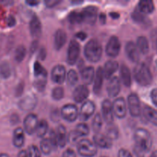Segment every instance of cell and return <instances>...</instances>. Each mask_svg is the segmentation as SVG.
Segmentation results:
<instances>
[{
    "instance_id": "1",
    "label": "cell",
    "mask_w": 157,
    "mask_h": 157,
    "mask_svg": "<svg viewBox=\"0 0 157 157\" xmlns=\"http://www.w3.org/2000/svg\"><path fill=\"white\" fill-rule=\"evenodd\" d=\"M134 146L133 153L136 157H145L146 154L151 150L153 139L148 130L139 128L134 132L133 135Z\"/></svg>"
},
{
    "instance_id": "2",
    "label": "cell",
    "mask_w": 157,
    "mask_h": 157,
    "mask_svg": "<svg viewBox=\"0 0 157 157\" xmlns=\"http://www.w3.org/2000/svg\"><path fill=\"white\" fill-rule=\"evenodd\" d=\"M133 77L138 84L147 87L153 82V75L148 66L144 63H138L133 69Z\"/></svg>"
},
{
    "instance_id": "3",
    "label": "cell",
    "mask_w": 157,
    "mask_h": 157,
    "mask_svg": "<svg viewBox=\"0 0 157 157\" xmlns=\"http://www.w3.org/2000/svg\"><path fill=\"white\" fill-rule=\"evenodd\" d=\"M84 55L87 60L93 63L100 61L102 57L103 49L101 43L97 39H90L84 46Z\"/></svg>"
},
{
    "instance_id": "4",
    "label": "cell",
    "mask_w": 157,
    "mask_h": 157,
    "mask_svg": "<svg viewBox=\"0 0 157 157\" xmlns=\"http://www.w3.org/2000/svg\"><path fill=\"white\" fill-rule=\"evenodd\" d=\"M77 150L80 156L83 157H94L98 153V148L94 143L87 139L81 140L78 143Z\"/></svg>"
},
{
    "instance_id": "5",
    "label": "cell",
    "mask_w": 157,
    "mask_h": 157,
    "mask_svg": "<svg viewBox=\"0 0 157 157\" xmlns=\"http://www.w3.org/2000/svg\"><path fill=\"white\" fill-rule=\"evenodd\" d=\"M81 52V46L80 44L73 39L70 41L67 52V62L70 65H73L78 61Z\"/></svg>"
},
{
    "instance_id": "6",
    "label": "cell",
    "mask_w": 157,
    "mask_h": 157,
    "mask_svg": "<svg viewBox=\"0 0 157 157\" xmlns=\"http://www.w3.org/2000/svg\"><path fill=\"white\" fill-rule=\"evenodd\" d=\"M127 104L130 115L133 117H138L141 113L140 101L136 94H130L127 98Z\"/></svg>"
},
{
    "instance_id": "7",
    "label": "cell",
    "mask_w": 157,
    "mask_h": 157,
    "mask_svg": "<svg viewBox=\"0 0 157 157\" xmlns=\"http://www.w3.org/2000/svg\"><path fill=\"white\" fill-rule=\"evenodd\" d=\"M121 48V44L118 37L113 35L108 40L106 45L105 52L107 56L110 58H116L120 54Z\"/></svg>"
},
{
    "instance_id": "8",
    "label": "cell",
    "mask_w": 157,
    "mask_h": 157,
    "mask_svg": "<svg viewBox=\"0 0 157 157\" xmlns=\"http://www.w3.org/2000/svg\"><path fill=\"white\" fill-rule=\"evenodd\" d=\"M61 116L63 119L68 122H74L78 119L79 112L76 105L71 104H66L63 106L61 110Z\"/></svg>"
},
{
    "instance_id": "9",
    "label": "cell",
    "mask_w": 157,
    "mask_h": 157,
    "mask_svg": "<svg viewBox=\"0 0 157 157\" xmlns=\"http://www.w3.org/2000/svg\"><path fill=\"white\" fill-rule=\"evenodd\" d=\"M95 104L91 101H84L81 107V110L79 113V118L81 121H87L93 116L94 113Z\"/></svg>"
},
{
    "instance_id": "10",
    "label": "cell",
    "mask_w": 157,
    "mask_h": 157,
    "mask_svg": "<svg viewBox=\"0 0 157 157\" xmlns=\"http://www.w3.org/2000/svg\"><path fill=\"white\" fill-rule=\"evenodd\" d=\"M51 78L53 82L58 84H61L64 82L67 78L66 69L62 64H57L52 68L51 73Z\"/></svg>"
},
{
    "instance_id": "11",
    "label": "cell",
    "mask_w": 157,
    "mask_h": 157,
    "mask_svg": "<svg viewBox=\"0 0 157 157\" xmlns=\"http://www.w3.org/2000/svg\"><path fill=\"white\" fill-rule=\"evenodd\" d=\"M101 110H102L103 120L107 124H113V104L109 99L104 100L101 104Z\"/></svg>"
},
{
    "instance_id": "12",
    "label": "cell",
    "mask_w": 157,
    "mask_h": 157,
    "mask_svg": "<svg viewBox=\"0 0 157 157\" xmlns=\"http://www.w3.org/2000/svg\"><path fill=\"white\" fill-rule=\"evenodd\" d=\"M24 129L29 135H33L36 133L37 127L38 124V117L34 113H30L28 115L24 120Z\"/></svg>"
},
{
    "instance_id": "13",
    "label": "cell",
    "mask_w": 157,
    "mask_h": 157,
    "mask_svg": "<svg viewBox=\"0 0 157 157\" xmlns=\"http://www.w3.org/2000/svg\"><path fill=\"white\" fill-rule=\"evenodd\" d=\"M83 15H84V22L87 24L93 25L95 24L98 19V9L96 6H88L86 8H84L82 11Z\"/></svg>"
},
{
    "instance_id": "14",
    "label": "cell",
    "mask_w": 157,
    "mask_h": 157,
    "mask_svg": "<svg viewBox=\"0 0 157 157\" xmlns=\"http://www.w3.org/2000/svg\"><path fill=\"white\" fill-rule=\"evenodd\" d=\"M121 90V80L116 76H113L107 86V94L110 98H114L120 94Z\"/></svg>"
},
{
    "instance_id": "15",
    "label": "cell",
    "mask_w": 157,
    "mask_h": 157,
    "mask_svg": "<svg viewBox=\"0 0 157 157\" xmlns=\"http://www.w3.org/2000/svg\"><path fill=\"white\" fill-rule=\"evenodd\" d=\"M113 113L119 119H123L127 115V104L124 98H117L113 104Z\"/></svg>"
},
{
    "instance_id": "16",
    "label": "cell",
    "mask_w": 157,
    "mask_h": 157,
    "mask_svg": "<svg viewBox=\"0 0 157 157\" xmlns=\"http://www.w3.org/2000/svg\"><path fill=\"white\" fill-rule=\"evenodd\" d=\"M90 94L88 87L86 85H79L75 89L73 92V99L76 103H82L86 101Z\"/></svg>"
},
{
    "instance_id": "17",
    "label": "cell",
    "mask_w": 157,
    "mask_h": 157,
    "mask_svg": "<svg viewBox=\"0 0 157 157\" xmlns=\"http://www.w3.org/2000/svg\"><path fill=\"white\" fill-rule=\"evenodd\" d=\"M125 52L127 58L132 62L138 63V61H140V52L136 44H135L133 41H128L126 44Z\"/></svg>"
},
{
    "instance_id": "18",
    "label": "cell",
    "mask_w": 157,
    "mask_h": 157,
    "mask_svg": "<svg viewBox=\"0 0 157 157\" xmlns=\"http://www.w3.org/2000/svg\"><path fill=\"white\" fill-rule=\"evenodd\" d=\"M29 29L30 33L32 37L38 38L41 37L42 34V25L38 17L36 15H34L29 22Z\"/></svg>"
},
{
    "instance_id": "19",
    "label": "cell",
    "mask_w": 157,
    "mask_h": 157,
    "mask_svg": "<svg viewBox=\"0 0 157 157\" xmlns=\"http://www.w3.org/2000/svg\"><path fill=\"white\" fill-rule=\"evenodd\" d=\"M37 105V98L34 94L28 95L18 103L20 108L25 111H30L34 110Z\"/></svg>"
},
{
    "instance_id": "20",
    "label": "cell",
    "mask_w": 157,
    "mask_h": 157,
    "mask_svg": "<svg viewBox=\"0 0 157 157\" xmlns=\"http://www.w3.org/2000/svg\"><path fill=\"white\" fill-rule=\"evenodd\" d=\"M93 140L95 145L100 148L110 149L113 145L112 140H110L107 135H104L102 133H96L94 136Z\"/></svg>"
},
{
    "instance_id": "21",
    "label": "cell",
    "mask_w": 157,
    "mask_h": 157,
    "mask_svg": "<svg viewBox=\"0 0 157 157\" xmlns=\"http://www.w3.org/2000/svg\"><path fill=\"white\" fill-rule=\"evenodd\" d=\"M67 33L63 29H58L54 35V48L55 50L59 51L64 47L67 41Z\"/></svg>"
},
{
    "instance_id": "22",
    "label": "cell",
    "mask_w": 157,
    "mask_h": 157,
    "mask_svg": "<svg viewBox=\"0 0 157 157\" xmlns=\"http://www.w3.org/2000/svg\"><path fill=\"white\" fill-rule=\"evenodd\" d=\"M119 67V64L116 61H107L105 63L103 68L104 78L110 80L113 77V75L117 71Z\"/></svg>"
},
{
    "instance_id": "23",
    "label": "cell",
    "mask_w": 157,
    "mask_h": 157,
    "mask_svg": "<svg viewBox=\"0 0 157 157\" xmlns=\"http://www.w3.org/2000/svg\"><path fill=\"white\" fill-rule=\"evenodd\" d=\"M120 76H121V81L125 87H130L131 86V72L126 64L121 65V69H120Z\"/></svg>"
},
{
    "instance_id": "24",
    "label": "cell",
    "mask_w": 157,
    "mask_h": 157,
    "mask_svg": "<svg viewBox=\"0 0 157 157\" xmlns=\"http://www.w3.org/2000/svg\"><path fill=\"white\" fill-rule=\"evenodd\" d=\"M81 76L82 81H84L86 85L91 84V83L94 81L95 71L93 67H86L81 70Z\"/></svg>"
},
{
    "instance_id": "25",
    "label": "cell",
    "mask_w": 157,
    "mask_h": 157,
    "mask_svg": "<svg viewBox=\"0 0 157 157\" xmlns=\"http://www.w3.org/2000/svg\"><path fill=\"white\" fill-rule=\"evenodd\" d=\"M104 72H103V68L101 67H98L97 69L96 74H95L94 81V87L93 90L96 94H99L102 89L103 82H104Z\"/></svg>"
},
{
    "instance_id": "26",
    "label": "cell",
    "mask_w": 157,
    "mask_h": 157,
    "mask_svg": "<svg viewBox=\"0 0 157 157\" xmlns=\"http://www.w3.org/2000/svg\"><path fill=\"white\" fill-rule=\"evenodd\" d=\"M12 143H13V145L17 148H21L24 146L25 133L24 130L21 127H18L14 130Z\"/></svg>"
},
{
    "instance_id": "27",
    "label": "cell",
    "mask_w": 157,
    "mask_h": 157,
    "mask_svg": "<svg viewBox=\"0 0 157 157\" xmlns=\"http://www.w3.org/2000/svg\"><path fill=\"white\" fill-rule=\"evenodd\" d=\"M143 113L147 121L157 127V110L150 106L145 105L143 110Z\"/></svg>"
},
{
    "instance_id": "28",
    "label": "cell",
    "mask_w": 157,
    "mask_h": 157,
    "mask_svg": "<svg viewBox=\"0 0 157 157\" xmlns=\"http://www.w3.org/2000/svg\"><path fill=\"white\" fill-rule=\"evenodd\" d=\"M57 137H58V146L61 148L65 147L68 141V135L67 134L65 127L62 124L58 126L57 129Z\"/></svg>"
},
{
    "instance_id": "29",
    "label": "cell",
    "mask_w": 157,
    "mask_h": 157,
    "mask_svg": "<svg viewBox=\"0 0 157 157\" xmlns=\"http://www.w3.org/2000/svg\"><path fill=\"white\" fill-rule=\"evenodd\" d=\"M137 8L144 15L152 13L155 9L154 3L151 0H142V1H140L139 3H138Z\"/></svg>"
},
{
    "instance_id": "30",
    "label": "cell",
    "mask_w": 157,
    "mask_h": 157,
    "mask_svg": "<svg viewBox=\"0 0 157 157\" xmlns=\"http://www.w3.org/2000/svg\"><path fill=\"white\" fill-rule=\"evenodd\" d=\"M48 74L45 75H41L39 76L35 77V81H34V86L35 89L39 92L44 91L45 89L46 84H47Z\"/></svg>"
},
{
    "instance_id": "31",
    "label": "cell",
    "mask_w": 157,
    "mask_h": 157,
    "mask_svg": "<svg viewBox=\"0 0 157 157\" xmlns=\"http://www.w3.org/2000/svg\"><path fill=\"white\" fill-rule=\"evenodd\" d=\"M136 46H137L140 53L143 55H147L150 50L149 41L145 36L138 37L137 41H136Z\"/></svg>"
},
{
    "instance_id": "32",
    "label": "cell",
    "mask_w": 157,
    "mask_h": 157,
    "mask_svg": "<svg viewBox=\"0 0 157 157\" xmlns=\"http://www.w3.org/2000/svg\"><path fill=\"white\" fill-rule=\"evenodd\" d=\"M68 21L71 24H81V23L84 22V15H83L82 12H78V11H73L68 15Z\"/></svg>"
},
{
    "instance_id": "33",
    "label": "cell",
    "mask_w": 157,
    "mask_h": 157,
    "mask_svg": "<svg viewBox=\"0 0 157 157\" xmlns=\"http://www.w3.org/2000/svg\"><path fill=\"white\" fill-rule=\"evenodd\" d=\"M106 135L112 140L118 139L119 137V130L115 124H107V129H106Z\"/></svg>"
},
{
    "instance_id": "34",
    "label": "cell",
    "mask_w": 157,
    "mask_h": 157,
    "mask_svg": "<svg viewBox=\"0 0 157 157\" xmlns=\"http://www.w3.org/2000/svg\"><path fill=\"white\" fill-rule=\"evenodd\" d=\"M48 124L46 120H41L38 122L36 130V135L38 137H43L48 133Z\"/></svg>"
},
{
    "instance_id": "35",
    "label": "cell",
    "mask_w": 157,
    "mask_h": 157,
    "mask_svg": "<svg viewBox=\"0 0 157 157\" xmlns=\"http://www.w3.org/2000/svg\"><path fill=\"white\" fill-rule=\"evenodd\" d=\"M40 147H41V151L44 155H49L52 153V150H53V147L51 143L50 140L48 138H44L41 141L40 144Z\"/></svg>"
},
{
    "instance_id": "36",
    "label": "cell",
    "mask_w": 157,
    "mask_h": 157,
    "mask_svg": "<svg viewBox=\"0 0 157 157\" xmlns=\"http://www.w3.org/2000/svg\"><path fill=\"white\" fill-rule=\"evenodd\" d=\"M78 75L74 69H71L67 73V82L70 87H74L78 82Z\"/></svg>"
},
{
    "instance_id": "37",
    "label": "cell",
    "mask_w": 157,
    "mask_h": 157,
    "mask_svg": "<svg viewBox=\"0 0 157 157\" xmlns=\"http://www.w3.org/2000/svg\"><path fill=\"white\" fill-rule=\"evenodd\" d=\"M103 126V117L99 113H97L95 117L93 119V122H92V129H93L94 132L96 133H99L101 131V128Z\"/></svg>"
},
{
    "instance_id": "38",
    "label": "cell",
    "mask_w": 157,
    "mask_h": 157,
    "mask_svg": "<svg viewBox=\"0 0 157 157\" xmlns=\"http://www.w3.org/2000/svg\"><path fill=\"white\" fill-rule=\"evenodd\" d=\"M12 71H11L10 64L6 61L0 64V77L3 79H7L11 76Z\"/></svg>"
},
{
    "instance_id": "39",
    "label": "cell",
    "mask_w": 157,
    "mask_h": 157,
    "mask_svg": "<svg viewBox=\"0 0 157 157\" xmlns=\"http://www.w3.org/2000/svg\"><path fill=\"white\" fill-rule=\"evenodd\" d=\"M26 55V48L24 45L18 46L17 48L15 49V59L18 63H21L24 60Z\"/></svg>"
},
{
    "instance_id": "40",
    "label": "cell",
    "mask_w": 157,
    "mask_h": 157,
    "mask_svg": "<svg viewBox=\"0 0 157 157\" xmlns=\"http://www.w3.org/2000/svg\"><path fill=\"white\" fill-rule=\"evenodd\" d=\"M75 131L78 133L80 137H84V136H87L90 133V128L87 124H84V123H81L77 125Z\"/></svg>"
},
{
    "instance_id": "41",
    "label": "cell",
    "mask_w": 157,
    "mask_h": 157,
    "mask_svg": "<svg viewBox=\"0 0 157 157\" xmlns=\"http://www.w3.org/2000/svg\"><path fill=\"white\" fill-rule=\"evenodd\" d=\"M131 17L132 18H133V21H136V22L137 23H142L144 22V21H145L146 20L145 15H144V13H142V12L138 9L137 7L133 10V12H132Z\"/></svg>"
},
{
    "instance_id": "42",
    "label": "cell",
    "mask_w": 157,
    "mask_h": 157,
    "mask_svg": "<svg viewBox=\"0 0 157 157\" xmlns=\"http://www.w3.org/2000/svg\"><path fill=\"white\" fill-rule=\"evenodd\" d=\"M64 88H63L62 87H61V86L55 87V88L52 90V97L54 100H55V101H60V100H61L64 98Z\"/></svg>"
},
{
    "instance_id": "43",
    "label": "cell",
    "mask_w": 157,
    "mask_h": 157,
    "mask_svg": "<svg viewBox=\"0 0 157 157\" xmlns=\"http://www.w3.org/2000/svg\"><path fill=\"white\" fill-rule=\"evenodd\" d=\"M44 74H48L46 69L41 65L39 61H35V64H34V75H35V77L44 75Z\"/></svg>"
},
{
    "instance_id": "44",
    "label": "cell",
    "mask_w": 157,
    "mask_h": 157,
    "mask_svg": "<svg viewBox=\"0 0 157 157\" xmlns=\"http://www.w3.org/2000/svg\"><path fill=\"white\" fill-rule=\"evenodd\" d=\"M28 154L29 157H41V151L35 145H32L28 149Z\"/></svg>"
},
{
    "instance_id": "45",
    "label": "cell",
    "mask_w": 157,
    "mask_h": 157,
    "mask_svg": "<svg viewBox=\"0 0 157 157\" xmlns=\"http://www.w3.org/2000/svg\"><path fill=\"white\" fill-rule=\"evenodd\" d=\"M49 140H50L51 143H52L53 148L54 149L56 148V147L58 146V137H57V133L55 131V130H52L50 132H49Z\"/></svg>"
},
{
    "instance_id": "46",
    "label": "cell",
    "mask_w": 157,
    "mask_h": 157,
    "mask_svg": "<svg viewBox=\"0 0 157 157\" xmlns=\"http://www.w3.org/2000/svg\"><path fill=\"white\" fill-rule=\"evenodd\" d=\"M80 137L79 135L78 134V133H77L76 131L75 130H71V131L70 132V133L68 134V141H70L71 144H74V143H76L77 141L78 140V139Z\"/></svg>"
},
{
    "instance_id": "47",
    "label": "cell",
    "mask_w": 157,
    "mask_h": 157,
    "mask_svg": "<svg viewBox=\"0 0 157 157\" xmlns=\"http://www.w3.org/2000/svg\"><path fill=\"white\" fill-rule=\"evenodd\" d=\"M59 3H61L60 0H46L44 1V4L47 8H54Z\"/></svg>"
},
{
    "instance_id": "48",
    "label": "cell",
    "mask_w": 157,
    "mask_h": 157,
    "mask_svg": "<svg viewBox=\"0 0 157 157\" xmlns=\"http://www.w3.org/2000/svg\"><path fill=\"white\" fill-rule=\"evenodd\" d=\"M118 157H133V155L126 149H121L118 152Z\"/></svg>"
},
{
    "instance_id": "49",
    "label": "cell",
    "mask_w": 157,
    "mask_h": 157,
    "mask_svg": "<svg viewBox=\"0 0 157 157\" xmlns=\"http://www.w3.org/2000/svg\"><path fill=\"white\" fill-rule=\"evenodd\" d=\"M25 88V86H24V83L23 82H20L18 84V85L16 87V90H15V95L17 97H19L23 93V90H24Z\"/></svg>"
},
{
    "instance_id": "50",
    "label": "cell",
    "mask_w": 157,
    "mask_h": 157,
    "mask_svg": "<svg viewBox=\"0 0 157 157\" xmlns=\"http://www.w3.org/2000/svg\"><path fill=\"white\" fill-rule=\"evenodd\" d=\"M150 97H151L152 102L157 107V88L152 90L151 93H150Z\"/></svg>"
},
{
    "instance_id": "51",
    "label": "cell",
    "mask_w": 157,
    "mask_h": 157,
    "mask_svg": "<svg viewBox=\"0 0 157 157\" xmlns=\"http://www.w3.org/2000/svg\"><path fill=\"white\" fill-rule=\"evenodd\" d=\"M62 157H76V153L72 149H67L63 153Z\"/></svg>"
},
{
    "instance_id": "52",
    "label": "cell",
    "mask_w": 157,
    "mask_h": 157,
    "mask_svg": "<svg viewBox=\"0 0 157 157\" xmlns=\"http://www.w3.org/2000/svg\"><path fill=\"white\" fill-rule=\"evenodd\" d=\"M46 56H47V52H46L45 48H41L39 50V52H38V58H39L41 61H44L45 59Z\"/></svg>"
},
{
    "instance_id": "53",
    "label": "cell",
    "mask_w": 157,
    "mask_h": 157,
    "mask_svg": "<svg viewBox=\"0 0 157 157\" xmlns=\"http://www.w3.org/2000/svg\"><path fill=\"white\" fill-rule=\"evenodd\" d=\"M7 24L8 26L9 27H13L16 24V20H15V17L12 16V15H9L7 18Z\"/></svg>"
},
{
    "instance_id": "54",
    "label": "cell",
    "mask_w": 157,
    "mask_h": 157,
    "mask_svg": "<svg viewBox=\"0 0 157 157\" xmlns=\"http://www.w3.org/2000/svg\"><path fill=\"white\" fill-rule=\"evenodd\" d=\"M75 37L81 40V41H84L87 38V34L84 32H79L75 35Z\"/></svg>"
},
{
    "instance_id": "55",
    "label": "cell",
    "mask_w": 157,
    "mask_h": 157,
    "mask_svg": "<svg viewBox=\"0 0 157 157\" xmlns=\"http://www.w3.org/2000/svg\"><path fill=\"white\" fill-rule=\"evenodd\" d=\"M38 41H34L32 43V44H31L30 46V52L31 54H33L34 52L36 51V49L38 48Z\"/></svg>"
},
{
    "instance_id": "56",
    "label": "cell",
    "mask_w": 157,
    "mask_h": 157,
    "mask_svg": "<svg viewBox=\"0 0 157 157\" xmlns=\"http://www.w3.org/2000/svg\"><path fill=\"white\" fill-rule=\"evenodd\" d=\"M99 21L100 22L102 25H105L106 21H107V16H106V14L104 12H101L99 15Z\"/></svg>"
},
{
    "instance_id": "57",
    "label": "cell",
    "mask_w": 157,
    "mask_h": 157,
    "mask_svg": "<svg viewBox=\"0 0 157 157\" xmlns=\"http://www.w3.org/2000/svg\"><path fill=\"white\" fill-rule=\"evenodd\" d=\"M110 16L111 17V18H113V19H118V18H120V14L118 13V12H110Z\"/></svg>"
},
{
    "instance_id": "58",
    "label": "cell",
    "mask_w": 157,
    "mask_h": 157,
    "mask_svg": "<svg viewBox=\"0 0 157 157\" xmlns=\"http://www.w3.org/2000/svg\"><path fill=\"white\" fill-rule=\"evenodd\" d=\"M18 116L16 114L12 115V117H11V122L12 123V124H15L18 122Z\"/></svg>"
},
{
    "instance_id": "59",
    "label": "cell",
    "mask_w": 157,
    "mask_h": 157,
    "mask_svg": "<svg viewBox=\"0 0 157 157\" xmlns=\"http://www.w3.org/2000/svg\"><path fill=\"white\" fill-rule=\"evenodd\" d=\"M18 157H29V156L26 150H21L18 154Z\"/></svg>"
},
{
    "instance_id": "60",
    "label": "cell",
    "mask_w": 157,
    "mask_h": 157,
    "mask_svg": "<svg viewBox=\"0 0 157 157\" xmlns=\"http://www.w3.org/2000/svg\"><path fill=\"white\" fill-rule=\"evenodd\" d=\"M26 3L31 6H36L37 5H38L39 2L35 1V0H30V1H26Z\"/></svg>"
},
{
    "instance_id": "61",
    "label": "cell",
    "mask_w": 157,
    "mask_h": 157,
    "mask_svg": "<svg viewBox=\"0 0 157 157\" xmlns=\"http://www.w3.org/2000/svg\"><path fill=\"white\" fill-rule=\"evenodd\" d=\"M150 157H157V150H156V151H154V152H153V153H152Z\"/></svg>"
},
{
    "instance_id": "62",
    "label": "cell",
    "mask_w": 157,
    "mask_h": 157,
    "mask_svg": "<svg viewBox=\"0 0 157 157\" xmlns=\"http://www.w3.org/2000/svg\"><path fill=\"white\" fill-rule=\"evenodd\" d=\"M0 157H9V156L6 153H0Z\"/></svg>"
},
{
    "instance_id": "63",
    "label": "cell",
    "mask_w": 157,
    "mask_h": 157,
    "mask_svg": "<svg viewBox=\"0 0 157 157\" xmlns=\"http://www.w3.org/2000/svg\"><path fill=\"white\" fill-rule=\"evenodd\" d=\"M156 50H157V40H156Z\"/></svg>"
},
{
    "instance_id": "64",
    "label": "cell",
    "mask_w": 157,
    "mask_h": 157,
    "mask_svg": "<svg viewBox=\"0 0 157 157\" xmlns=\"http://www.w3.org/2000/svg\"><path fill=\"white\" fill-rule=\"evenodd\" d=\"M104 157H106V156H104Z\"/></svg>"
}]
</instances>
